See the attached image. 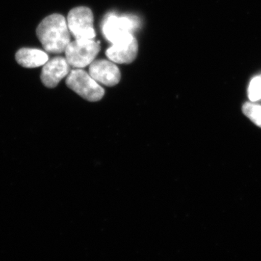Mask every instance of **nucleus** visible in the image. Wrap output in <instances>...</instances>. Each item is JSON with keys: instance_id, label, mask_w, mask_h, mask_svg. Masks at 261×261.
Wrapping results in <instances>:
<instances>
[{"instance_id": "nucleus-1", "label": "nucleus", "mask_w": 261, "mask_h": 261, "mask_svg": "<svg viewBox=\"0 0 261 261\" xmlns=\"http://www.w3.org/2000/svg\"><path fill=\"white\" fill-rule=\"evenodd\" d=\"M37 35L43 47L48 53H62L70 42V30L63 15L53 14L41 22Z\"/></svg>"}, {"instance_id": "nucleus-2", "label": "nucleus", "mask_w": 261, "mask_h": 261, "mask_svg": "<svg viewBox=\"0 0 261 261\" xmlns=\"http://www.w3.org/2000/svg\"><path fill=\"white\" fill-rule=\"evenodd\" d=\"M66 84L75 93L90 102L100 100L105 94L104 89L97 83V81L80 68L70 72Z\"/></svg>"}, {"instance_id": "nucleus-3", "label": "nucleus", "mask_w": 261, "mask_h": 261, "mask_svg": "<svg viewBox=\"0 0 261 261\" xmlns=\"http://www.w3.org/2000/svg\"><path fill=\"white\" fill-rule=\"evenodd\" d=\"M99 51V43L94 39H75L65 49V58L70 66L84 68L93 62Z\"/></svg>"}, {"instance_id": "nucleus-4", "label": "nucleus", "mask_w": 261, "mask_h": 261, "mask_svg": "<svg viewBox=\"0 0 261 261\" xmlns=\"http://www.w3.org/2000/svg\"><path fill=\"white\" fill-rule=\"evenodd\" d=\"M137 25L134 18L109 15L103 23L104 37L113 44L129 41L134 37L132 32Z\"/></svg>"}, {"instance_id": "nucleus-5", "label": "nucleus", "mask_w": 261, "mask_h": 261, "mask_svg": "<svg viewBox=\"0 0 261 261\" xmlns=\"http://www.w3.org/2000/svg\"><path fill=\"white\" fill-rule=\"evenodd\" d=\"M93 22L92 10L86 7L73 8L68 14V29L75 39H94L96 33Z\"/></svg>"}, {"instance_id": "nucleus-6", "label": "nucleus", "mask_w": 261, "mask_h": 261, "mask_svg": "<svg viewBox=\"0 0 261 261\" xmlns=\"http://www.w3.org/2000/svg\"><path fill=\"white\" fill-rule=\"evenodd\" d=\"M70 72V65L66 58L56 57L44 65L41 80L48 88H55Z\"/></svg>"}, {"instance_id": "nucleus-7", "label": "nucleus", "mask_w": 261, "mask_h": 261, "mask_svg": "<svg viewBox=\"0 0 261 261\" xmlns=\"http://www.w3.org/2000/svg\"><path fill=\"white\" fill-rule=\"evenodd\" d=\"M89 73L94 80L108 87H113L121 80V73L118 67L106 60L92 62L89 67Z\"/></svg>"}, {"instance_id": "nucleus-8", "label": "nucleus", "mask_w": 261, "mask_h": 261, "mask_svg": "<svg viewBox=\"0 0 261 261\" xmlns=\"http://www.w3.org/2000/svg\"><path fill=\"white\" fill-rule=\"evenodd\" d=\"M138 44L134 37L129 41L120 44H113L106 51V56L111 61L116 63H132L137 58Z\"/></svg>"}, {"instance_id": "nucleus-9", "label": "nucleus", "mask_w": 261, "mask_h": 261, "mask_svg": "<svg viewBox=\"0 0 261 261\" xmlns=\"http://www.w3.org/2000/svg\"><path fill=\"white\" fill-rule=\"evenodd\" d=\"M15 59L21 66L29 68L42 66L49 61L47 53L30 48H22L17 51Z\"/></svg>"}, {"instance_id": "nucleus-10", "label": "nucleus", "mask_w": 261, "mask_h": 261, "mask_svg": "<svg viewBox=\"0 0 261 261\" xmlns=\"http://www.w3.org/2000/svg\"><path fill=\"white\" fill-rule=\"evenodd\" d=\"M243 112L255 125L261 128V106L253 102H245Z\"/></svg>"}, {"instance_id": "nucleus-11", "label": "nucleus", "mask_w": 261, "mask_h": 261, "mask_svg": "<svg viewBox=\"0 0 261 261\" xmlns=\"http://www.w3.org/2000/svg\"><path fill=\"white\" fill-rule=\"evenodd\" d=\"M247 94L249 99L252 102H257L261 99V74L254 77L250 81Z\"/></svg>"}]
</instances>
